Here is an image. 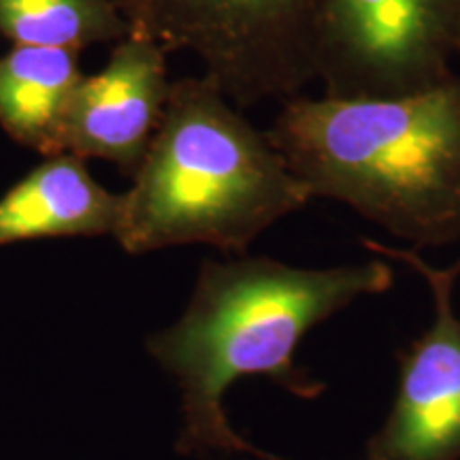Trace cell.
Returning <instances> with one entry per match:
<instances>
[{"label": "cell", "instance_id": "cell-1", "mask_svg": "<svg viewBox=\"0 0 460 460\" xmlns=\"http://www.w3.org/2000/svg\"><path fill=\"white\" fill-rule=\"evenodd\" d=\"M393 284V267L379 256L326 269L245 254L203 261L186 312L146 341L181 394L175 450L197 458L250 454L281 460L233 429L224 394L239 379L261 376L298 399H318L326 384L296 365V345L314 326Z\"/></svg>", "mask_w": 460, "mask_h": 460}, {"label": "cell", "instance_id": "cell-2", "mask_svg": "<svg viewBox=\"0 0 460 460\" xmlns=\"http://www.w3.org/2000/svg\"><path fill=\"white\" fill-rule=\"evenodd\" d=\"M312 199L418 247L460 239V73L393 99L292 96L267 130Z\"/></svg>", "mask_w": 460, "mask_h": 460}, {"label": "cell", "instance_id": "cell-3", "mask_svg": "<svg viewBox=\"0 0 460 460\" xmlns=\"http://www.w3.org/2000/svg\"><path fill=\"white\" fill-rule=\"evenodd\" d=\"M130 180L113 234L130 256L180 245L243 256L264 230L314 200L267 132L203 75L172 79Z\"/></svg>", "mask_w": 460, "mask_h": 460}, {"label": "cell", "instance_id": "cell-4", "mask_svg": "<svg viewBox=\"0 0 460 460\" xmlns=\"http://www.w3.org/2000/svg\"><path fill=\"white\" fill-rule=\"evenodd\" d=\"M130 32L186 51L234 105L288 101L315 82L322 0H109Z\"/></svg>", "mask_w": 460, "mask_h": 460}, {"label": "cell", "instance_id": "cell-5", "mask_svg": "<svg viewBox=\"0 0 460 460\" xmlns=\"http://www.w3.org/2000/svg\"><path fill=\"white\" fill-rule=\"evenodd\" d=\"M460 0H322L315 82L332 99H393L452 79Z\"/></svg>", "mask_w": 460, "mask_h": 460}, {"label": "cell", "instance_id": "cell-6", "mask_svg": "<svg viewBox=\"0 0 460 460\" xmlns=\"http://www.w3.org/2000/svg\"><path fill=\"white\" fill-rule=\"evenodd\" d=\"M379 258L399 261L427 281L435 318L399 354V388L386 422L367 444V460H460V320L454 286L460 261L439 269L418 250L365 239Z\"/></svg>", "mask_w": 460, "mask_h": 460}, {"label": "cell", "instance_id": "cell-7", "mask_svg": "<svg viewBox=\"0 0 460 460\" xmlns=\"http://www.w3.org/2000/svg\"><path fill=\"white\" fill-rule=\"evenodd\" d=\"M169 51L128 32L99 73L82 75L62 124V154L105 160L132 177L146 158L169 101Z\"/></svg>", "mask_w": 460, "mask_h": 460}, {"label": "cell", "instance_id": "cell-8", "mask_svg": "<svg viewBox=\"0 0 460 460\" xmlns=\"http://www.w3.org/2000/svg\"><path fill=\"white\" fill-rule=\"evenodd\" d=\"M122 194L94 180L88 163L54 154L0 197V247L41 239L113 237Z\"/></svg>", "mask_w": 460, "mask_h": 460}, {"label": "cell", "instance_id": "cell-9", "mask_svg": "<svg viewBox=\"0 0 460 460\" xmlns=\"http://www.w3.org/2000/svg\"><path fill=\"white\" fill-rule=\"evenodd\" d=\"M77 51L11 45L0 56V128L17 146L48 158L62 154V124L82 77Z\"/></svg>", "mask_w": 460, "mask_h": 460}, {"label": "cell", "instance_id": "cell-10", "mask_svg": "<svg viewBox=\"0 0 460 460\" xmlns=\"http://www.w3.org/2000/svg\"><path fill=\"white\" fill-rule=\"evenodd\" d=\"M130 32L109 0H0V37L11 45L60 48L82 54Z\"/></svg>", "mask_w": 460, "mask_h": 460}, {"label": "cell", "instance_id": "cell-11", "mask_svg": "<svg viewBox=\"0 0 460 460\" xmlns=\"http://www.w3.org/2000/svg\"><path fill=\"white\" fill-rule=\"evenodd\" d=\"M458 56H460V51H458Z\"/></svg>", "mask_w": 460, "mask_h": 460}]
</instances>
